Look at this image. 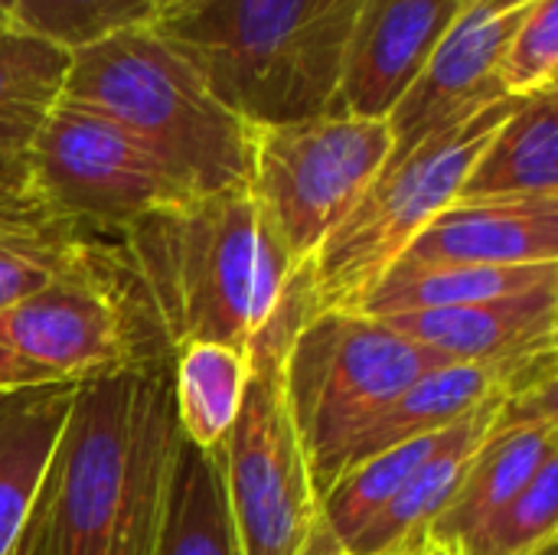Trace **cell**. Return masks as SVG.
I'll return each mask as SVG.
<instances>
[{"label":"cell","instance_id":"1","mask_svg":"<svg viewBox=\"0 0 558 555\" xmlns=\"http://www.w3.org/2000/svg\"><path fill=\"white\" fill-rule=\"evenodd\" d=\"M180 438L173 360L78 383L13 555H154Z\"/></svg>","mask_w":558,"mask_h":555},{"label":"cell","instance_id":"2","mask_svg":"<svg viewBox=\"0 0 558 555\" xmlns=\"http://www.w3.org/2000/svg\"><path fill=\"white\" fill-rule=\"evenodd\" d=\"M121 291L163 357L186 343L248 347L281 311L294 265L248 186L154 209L111 242Z\"/></svg>","mask_w":558,"mask_h":555},{"label":"cell","instance_id":"3","mask_svg":"<svg viewBox=\"0 0 558 555\" xmlns=\"http://www.w3.org/2000/svg\"><path fill=\"white\" fill-rule=\"evenodd\" d=\"M360 7L363 0H157L147 29L262 128L333 111Z\"/></svg>","mask_w":558,"mask_h":555},{"label":"cell","instance_id":"4","mask_svg":"<svg viewBox=\"0 0 558 555\" xmlns=\"http://www.w3.org/2000/svg\"><path fill=\"white\" fill-rule=\"evenodd\" d=\"M62 98L121 124L193 193L248 186L255 124L147 26L72 52Z\"/></svg>","mask_w":558,"mask_h":555},{"label":"cell","instance_id":"5","mask_svg":"<svg viewBox=\"0 0 558 555\" xmlns=\"http://www.w3.org/2000/svg\"><path fill=\"white\" fill-rule=\"evenodd\" d=\"M517 98H497L438 128L409 154L386 160L379 177L327 236L314 258L294 272L304 317L356 311L376 281L399 262L412 239L448 209L474 160L510 118Z\"/></svg>","mask_w":558,"mask_h":555},{"label":"cell","instance_id":"6","mask_svg":"<svg viewBox=\"0 0 558 555\" xmlns=\"http://www.w3.org/2000/svg\"><path fill=\"white\" fill-rule=\"evenodd\" d=\"M445 363L360 311H320L291 330L281 353V386L317 497L333 484L356 435L415 379Z\"/></svg>","mask_w":558,"mask_h":555},{"label":"cell","instance_id":"7","mask_svg":"<svg viewBox=\"0 0 558 555\" xmlns=\"http://www.w3.org/2000/svg\"><path fill=\"white\" fill-rule=\"evenodd\" d=\"M301 321L304 307L291 278L278 317L245 347L242 409L219 448L242 555H337L324 536L320 497L281 386V353Z\"/></svg>","mask_w":558,"mask_h":555},{"label":"cell","instance_id":"8","mask_svg":"<svg viewBox=\"0 0 558 555\" xmlns=\"http://www.w3.org/2000/svg\"><path fill=\"white\" fill-rule=\"evenodd\" d=\"M389 154L392 131L386 118L327 111L255 128L248 193L294 272L350 216Z\"/></svg>","mask_w":558,"mask_h":555},{"label":"cell","instance_id":"9","mask_svg":"<svg viewBox=\"0 0 558 555\" xmlns=\"http://www.w3.org/2000/svg\"><path fill=\"white\" fill-rule=\"evenodd\" d=\"M186 196L196 193L121 124L59 95L33 144L39 216L88 236H118Z\"/></svg>","mask_w":558,"mask_h":555},{"label":"cell","instance_id":"10","mask_svg":"<svg viewBox=\"0 0 558 555\" xmlns=\"http://www.w3.org/2000/svg\"><path fill=\"white\" fill-rule=\"evenodd\" d=\"M0 343L59 383H88L147 360H173L144 337L111 265V242L88 236L65 272L0 311Z\"/></svg>","mask_w":558,"mask_h":555},{"label":"cell","instance_id":"11","mask_svg":"<svg viewBox=\"0 0 558 555\" xmlns=\"http://www.w3.org/2000/svg\"><path fill=\"white\" fill-rule=\"evenodd\" d=\"M536 0H471L461 7L418 82L386 118L392 131L389 160L409 154L428 134L474 108L507 98L497 85V62L520 16Z\"/></svg>","mask_w":558,"mask_h":555},{"label":"cell","instance_id":"12","mask_svg":"<svg viewBox=\"0 0 558 555\" xmlns=\"http://www.w3.org/2000/svg\"><path fill=\"white\" fill-rule=\"evenodd\" d=\"M461 7V0H363L347 43L333 111L389 118L418 82Z\"/></svg>","mask_w":558,"mask_h":555},{"label":"cell","instance_id":"13","mask_svg":"<svg viewBox=\"0 0 558 555\" xmlns=\"http://www.w3.org/2000/svg\"><path fill=\"white\" fill-rule=\"evenodd\" d=\"M553 458H558L556 383L513 396L504 406L500 425L484 442L458 494L435 517L422 540L458 546L487 517L507 507Z\"/></svg>","mask_w":558,"mask_h":555},{"label":"cell","instance_id":"14","mask_svg":"<svg viewBox=\"0 0 558 555\" xmlns=\"http://www.w3.org/2000/svg\"><path fill=\"white\" fill-rule=\"evenodd\" d=\"M379 321L412 343L445 357L448 363L513 366L543 353H556L558 285L513 298L392 314Z\"/></svg>","mask_w":558,"mask_h":555},{"label":"cell","instance_id":"15","mask_svg":"<svg viewBox=\"0 0 558 555\" xmlns=\"http://www.w3.org/2000/svg\"><path fill=\"white\" fill-rule=\"evenodd\" d=\"M409 265L558 262V196L454 200L399 255Z\"/></svg>","mask_w":558,"mask_h":555},{"label":"cell","instance_id":"16","mask_svg":"<svg viewBox=\"0 0 558 555\" xmlns=\"http://www.w3.org/2000/svg\"><path fill=\"white\" fill-rule=\"evenodd\" d=\"M65 72L69 52L13 29L0 33V222L39 216L33 144L62 95Z\"/></svg>","mask_w":558,"mask_h":555},{"label":"cell","instance_id":"17","mask_svg":"<svg viewBox=\"0 0 558 555\" xmlns=\"http://www.w3.org/2000/svg\"><path fill=\"white\" fill-rule=\"evenodd\" d=\"M507 402L510 396H494L468 412L461 422H454L441 435L438 448L409 474L399 494L353 536L343 555H396L415 546L458 494L477 451L500 425Z\"/></svg>","mask_w":558,"mask_h":555},{"label":"cell","instance_id":"18","mask_svg":"<svg viewBox=\"0 0 558 555\" xmlns=\"http://www.w3.org/2000/svg\"><path fill=\"white\" fill-rule=\"evenodd\" d=\"M78 383H52L0 396V555L26 527L52 448L65 429Z\"/></svg>","mask_w":558,"mask_h":555},{"label":"cell","instance_id":"19","mask_svg":"<svg viewBox=\"0 0 558 555\" xmlns=\"http://www.w3.org/2000/svg\"><path fill=\"white\" fill-rule=\"evenodd\" d=\"M533 196H558V92L517 98L458 193V200Z\"/></svg>","mask_w":558,"mask_h":555},{"label":"cell","instance_id":"20","mask_svg":"<svg viewBox=\"0 0 558 555\" xmlns=\"http://www.w3.org/2000/svg\"><path fill=\"white\" fill-rule=\"evenodd\" d=\"M558 262L546 265H409L396 262L366 301L356 307L366 317H392L412 311L461 307L494 298H513L539 288H556Z\"/></svg>","mask_w":558,"mask_h":555},{"label":"cell","instance_id":"21","mask_svg":"<svg viewBox=\"0 0 558 555\" xmlns=\"http://www.w3.org/2000/svg\"><path fill=\"white\" fill-rule=\"evenodd\" d=\"M154 555H242L216 451L180 438Z\"/></svg>","mask_w":558,"mask_h":555},{"label":"cell","instance_id":"22","mask_svg":"<svg viewBox=\"0 0 558 555\" xmlns=\"http://www.w3.org/2000/svg\"><path fill=\"white\" fill-rule=\"evenodd\" d=\"M248 350L226 343H186L173 353V415L183 442L203 451L222 448L242 409Z\"/></svg>","mask_w":558,"mask_h":555},{"label":"cell","instance_id":"23","mask_svg":"<svg viewBox=\"0 0 558 555\" xmlns=\"http://www.w3.org/2000/svg\"><path fill=\"white\" fill-rule=\"evenodd\" d=\"M445 432L422 435V438L402 442L389 451H379V455L347 468L320 494V523H324V536L333 553L343 555V550L353 543V536L399 494V487L409 481V474L438 448Z\"/></svg>","mask_w":558,"mask_h":555},{"label":"cell","instance_id":"24","mask_svg":"<svg viewBox=\"0 0 558 555\" xmlns=\"http://www.w3.org/2000/svg\"><path fill=\"white\" fill-rule=\"evenodd\" d=\"M157 0H13L7 29L78 52L118 33L147 26Z\"/></svg>","mask_w":558,"mask_h":555},{"label":"cell","instance_id":"25","mask_svg":"<svg viewBox=\"0 0 558 555\" xmlns=\"http://www.w3.org/2000/svg\"><path fill=\"white\" fill-rule=\"evenodd\" d=\"M88 232L72 226L26 216L0 222V311L46 288L72 265Z\"/></svg>","mask_w":558,"mask_h":555},{"label":"cell","instance_id":"26","mask_svg":"<svg viewBox=\"0 0 558 555\" xmlns=\"http://www.w3.org/2000/svg\"><path fill=\"white\" fill-rule=\"evenodd\" d=\"M558 536V458L494 517H487L468 540L458 543L464 555H539L556 546Z\"/></svg>","mask_w":558,"mask_h":555},{"label":"cell","instance_id":"27","mask_svg":"<svg viewBox=\"0 0 558 555\" xmlns=\"http://www.w3.org/2000/svg\"><path fill=\"white\" fill-rule=\"evenodd\" d=\"M497 85L507 98L558 92V0H536L520 16L497 62Z\"/></svg>","mask_w":558,"mask_h":555},{"label":"cell","instance_id":"28","mask_svg":"<svg viewBox=\"0 0 558 555\" xmlns=\"http://www.w3.org/2000/svg\"><path fill=\"white\" fill-rule=\"evenodd\" d=\"M52 383H59V379L49 376L46 370L33 366V363L23 360L20 353H13L7 343H0V396H3V393H16V389L52 386Z\"/></svg>","mask_w":558,"mask_h":555},{"label":"cell","instance_id":"29","mask_svg":"<svg viewBox=\"0 0 558 555\" xmlns=\"http://www.w3.org/2000/svg\"><path fill=\"white\" fill-rule=\"evenodd\" d=\"M396 555H464L454 543H438V540H418L415 546L402 550Z\"/></svg>","mask_w":558,"mask_h":555},{"label":"cell","instance_id":"30","mask_svg":"<svg viewBox=\"0 0 558 555\" xmlns=\"http://www.w3.org/2000/svg\"><path fill=\"white\" fill-rule=\"evenodd\" d=\"M10 3H13V0H0V10H3V16H7V10H10Z\"/></svg>","mask_w":558,"mask_h":555},{"label":"cell","instance_id":"31","mask_svg":"<svg viewBox=\"0 0 558 555\" xmlns=\"http://www.w3.org/2000/svg\"><path fill=\"white\" fill-rule=\"evenodd\" d=\"M0 33H7V16H3V10H0Z\"/></svg>","mask_w":558,"mask_h":555},{"label":"cell","instance_id":"32","mask_svg":"<svg viewBox=\"0 0 558 555\" xmlns=\"http://www.w3.org/2000/svg\"><path fill=\"white\" fill-rule=\"evenodd\" d=\"M461 3H471V0H461Z\"/></svg>","mask_w":558,"mask_h":555}]
</instances>
